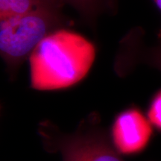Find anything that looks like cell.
<instances>
[{
    "instance_id": "obj_2",
    "label": "cell",
    "mask_w": 161,
    "mask_h": 161,
    "mask_svg": "<svg viewBox=\"0 0 161 161\" xmlns=\"http://www.w3.org/2000/svg\"><path fill=\"white\" fill-rule=\"evenodd\" d=\"M38 134L44 150L60 154L62 161H125L114 148L98 113L90 114L69 134L49 120L42 121Z\"/></svg>"
},
{
    "instance_id": "obj_8",
    "label": "cell",
    "mask_w": 161,
    "mask_h": 161,
    "mask_svg": "<svg viewBox=\"0 0 161 161\" xmlns=\"http://www.w3.org/2000/svg\"><path fill=\"white\" fill-rule=\"evenodd\" d=\"M146 60L150 66L161 72V43L148 52Z\"/></svg>"
},
{
    "instance_id": "obj_6",
    "label": "cell",
    "mask_w": 161,
    "mask_h": 161,
    "mask_svg": "<svg viewBox=\"0 0 161 161\" xmlns=\"http://www.w3.org/2000/svg\"><path fill=\"white\" fill-rule=\"evenodd\" d=\"M63 5L72 6L86 19L92 22L97 17L102 0H58Z\"/></svg>"
},
{
    "instance_id": "obj_4",
    "label": "cell",
    "mask_w": 161,
    "mask_h": 161,
    "mask_svg": "<svg viewBox=\"0 0 161 161\" xmlns=\"http://www.w3.org/2000/svg\"><path fill=\"white\" fill-rule=\"evenodd\" d=\"M154 128L138 107H128L118 113L113 120L109 135L116 150L123 156H133L146 149Z\"/></svg>"
},
{
    "instance_id": "obj_5",
    "label": "cell",
    "mask_w": 161,
    "mask_h": 161,
    "mask_svg": "<svg viewBox=\"0 0 161 161\" xmlns=\"http://www.w3.org/2000/svg\"><path fill=\"white\" fill-rule=\"evenodd\" d=\"M63 6L58 0H0V20L42 8Z\"/></svg>"
},
{
    "instance_id": "obj_9",
    "label": "cell",
    "mask_w": 161,
    "mask_h": 161,
    "mask_svg": "<svg viewBox=\"0 0 161 161\" xmlns=\"http://www.w3.org/2000/svg\"><path fill=\"white\" fill-rule=\"evenodd\" d=\"M154 2V4L157 5V7L158 8L159 10L161 11V0H152Z\"/></svg>"
},
{
    "instance_id": "obj_7",
    "label": "cell",
    "mask_w": 161,
    "mask_h": 161,
    "mask_svg": "<svg viewBox=\"0 0 161 161\" xmlns=\"http://www.w3.org/2000/svg\"><path fill=\"white\" fill-rule=\"evenodd\" d=\"M146 114L153 128L161 132V89L152 96Z\"/></svg>"
},
{
    "instance_id": "obj_1",
    "label": "cell",
    "mask_w": 161,
    "mask_h": 161,
    "mask_svg": "<svg viewBox=\"0 0 161 161\" xmlns=\"http://www.w3.org/2000/svg\"><path fill=\"white\" fill-rule=\"evenodd\" d=\"M95 58V46L83 35L65 28L55 30L29 58L31 87L40 91L71 87L87 75Z\"/></svg>"
},
{
    "instance_id": "obj_3",
    "label": "cell",
    "mask_w": 161,
    "mask_h": 161,
    "mask_svg": "<svg viewBox=\"0 0 161 161\" xmlns=\"http://www.w3.org/2000/svg\"><path fill=\"white\" fill-rule=\"evenodd\" d=\"M68 21L62 8L46 7L0 21V54L10 77L14 78L20 66L48 35Z\"/></svg>"
}]
</instances>
